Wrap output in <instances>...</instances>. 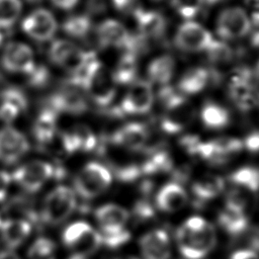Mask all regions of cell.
<instances>
[{"label": "cell", "mask_w": 259, "mask_h": 259, "mask_svg": "<svg viewBox=\"0 0 259 259\" xmlns=\"http://www.w3.org/2000/svg\"><path fill=\"white\" fill-rule=\"evenodd\" d=\"M138 60L135 54L124 52L112 70L111 78L115 84L126 85L137 80Z\"/></svg>", "instance_id": "obj_29"}, {"label": "cell", "mask_w": 259, "mask_h": 259, "mask_svg": "<svg viewBox=\"0 0 259 259\" xmlns=\"http://www.w3.org/2000/svg\"><path fill=\"white\" fill-rule=\"evenodd\" d=\"M244 146L248 151L252 153H258L259 152V131L249 134L243 142V147Z\"/></svg>", "instance_id": "obj_46"}, {"label": "cell", "mask_w": 259, "mask_h": 259, "mask_svg": "<svg viewBox=\"0 0 259 259\" xmlns=\"http://www.w3.org/2000/svg\"><path fill=\"white\" fill-rule=\"evenodd\" d=\"M149 133L145 124L140 122L125 123L111 136V143L121 149L138 152L145 149Z\"/></svg>", "instance_id": "obj_17"}, {"label": "cell", "mask_w": 259, "mask_h": 259, "mask_svg": "<svg viewBox=\"0 0 259 259\" xmlns=\"http://www.w3.org/2000/svg\"><path fill=\"white\" fill-rule=\"evenodd\" d=\"M230 259H259V255L252 250L243 249L234 252Z\"/></svg>", "instance_id": "obj_49"}, {"label": "cell", "mask_w": 259, "mask_h": 259, "mask_svg": "<svg viewBox=\"0 0 259 259\" xmlns=\"http://www.w3.org/2000/svg\"><path fill=\"white\" fill-rule=\"evenodd\" d=\"M200 117L203 124L209 130H221L226 127L230 122V113L222 105L208 101L200 111Z\"/></svg>", "instance_id": "obj_32"}, {"label": "cell", "mask_w": 259, "mask_h": 259, "mask_svg": "<svg viewBox=\"0 0 259 259\" xmlns=\"http://www.w3.org/2000/svg\"><path fill=\"white\" fill-rule=\"evenodd\" d=\"M254 74H255L256 78L259 80V61L256 64V68H255V73Z\"/></svg>", "instance_id": "obj_52"}, {"label": "cell", "mask_w": 259, "mask_h": 259, "mask_svg": "<svg viewBox=\"0 0 259 259\" xmlns=\"http://www.w3.org/2000/svg\"><path fill=\"white\" fill-rule=\"evenodd\" d=\"M92 25V20L87 14L76 13L67 16L63 20L61 28L69 39H80L89 34Z\"/></svg>", "instance_id": "obj_30"}, {"label": "cell", "mask_w": 259, "mask_h": 259, "mask_svg": "<svg viewBox=\"0 0 259 259\" xmlns=\"http://www.w3.org/2000/svg\"><path fill=\"white\" fill-rule=\"evenodd\" d=\"M112 182L110 171L98 162L87 163L74 179L75 192L86 199L94 198L108 189Z\"/></svg>", "instance_id": "obj_5"}, {"label": "cell", "mask_w": 259, "mask_h": 259, "mask_svg": "<svg viewBox=\"0 0 259 259\" xmlns=\"http://www.w3.org/2000/svg\"><path fill=\"white\" fill-rule=\"evenodd\" d=\"M250 193L239 187H233L226 195L225 206L234 210L246 212V209L250 204Z\"/></svg>", "instance_id": "obj_37"}, {"label": "cell", "mask_w": 259, "mask_h": 259, "mask_svg": "<svg viewBox=\"0 0 259 259\" xmlns=\"http://www.w3.org/2000/svg\"><path fill=\"white\" fill-rule=\"evenodd\" d=\"M116 259H138V258H136L134 256H123V257H118Z\"/></svg>", "instance_id": "obj_54"}, {"label": "cell", "mask_w": 259, "mask_h": 259, "mask_svg": "<svg viewBox=\"0 0 259 259\" xmlns=\"http://www.w3.org/2000/svg\"><path fill=\"white\" fill-rule=\"evenodd\" d=\"M115 86L111 74L98 61L86 76L82 84V90L96 105L106 107L115 97Z\"/></svg>", "instance_id": "obj_8"}, {"label": "cell", "mask_w": 259, "mask_h": 259, "mask_svg": "<svg viewBox=\"0 0 259 259\" xmlns=\"http://www.w3.org/2000/svg\"><path fill=\"white\" fill-rule=\"evenodd\" d=\"M95 219L100 228L99 233H111L125 229L128 211L115 203H106L95 210Z\"/></svg>", "instance_id": "obj_21"}, {"label": "cell", "mask_w": 259, "mask_h": 259, "mask_svg": "<svg viewBox=\"0 0 259 259\" xmlns=\"http://www.w3.org/2000/svg\"><path fill=\"white\" fill-rule=\"evenodd\" d=\"M173 162L170 155L165 151H158L152 154L141 166V172L145 174H157L168 172Z\"/></svg>", "instance_id": "obj_35"}, {"label": "cell", "mask_w": 259, "mask_h": 259, "mask_svg": "<svg viewBox=\"0 0 259 259\" xmlns=\"http://www.w3.org/2000/svg\"><path fill=\"white\" fill-rule=\"evenodd\" d=\"M218 222L220 226L231 236L241 235L246 231L249 225L246 212L234 210L226 206L219 213Z\"/></svg>", "instance_id": "obj_31"}, {"label": "cell", "mask_w": 259, "mask_h": 259, "mask_svg": "<svg viewBox=\"0 0 259 259\" xmlns=\"http://www.w3.org/2000/svg\"><path fill=\"white\" fill-rule=\"evenodd\" d=\"M31 231V224L23 219H7L2 221L0 226L1 239L9 250H14L22 245Z\"/></svg>", "instance_id": "obj_23"}, {"label": "cell", "mask_w": 259, "mask_h": 259, "mask_svg": "<svg viewBox=\"0 0 259 259\" xmlns=\"http://www.w3.org/2000/svg\"><path fill=\"white\" fill-rule=\"evenodd\" d=\"M62 240L66 248L73 253V256L82 259L95 253L102 245L99 232L82 221L70 224L64 230Z\"/></svg>", "instance_id": "obj_3"}, {"label": "cell", "mask_w": 259, "mask_h": 259, "mask_svg": "<svg viewBox=\"0 0 259 259\" xmlns=\"http://www.w3.org/2000/svg\"><path fill=\"white\" fill-rule=\"evenodd\" d=\"M204 1V4H214L217 2H220L222 0H203Z\"/></svg>", "instance_id": "obj_53"}, {"label": "cell", "mask_w": 259, "mask_h": 259, "mask_svg": "<svg viewBox=\"0 0 259 259\" xmlns=\"http://www.w3.org/2000/svg\"><path fill=\"white\" fill-rule=\"evenodd\" d=\"M228 93L232 102L241 111H250L259 101V95L253 81V76L246 69H241L232 75Z\"/></svg>", "instance_id": "obj_11"}, {"label": "cell", "mask_w": 259, "mask_h": 259, "mask_svg": "<svg viewBox=\"0 0 259 259\" xmlns=\"http://www.w3.org/2000/svg\"><path fill=\"white\" fill-rule=\"evenodd\" d=\"M94 56L93 52L81 49L69 38L53 39L48 50L50 62L55 67L66 71L69 76L78 72Z\"/></svg>", "instance_id": "obj_2"}, {"label": "cell", "mask_w": 259, "mask_h": 259, "mask_svg": "<svg viewBox=\"0 0 259 259\" xmlns=\"http://www.w3.org/2000/svg\"><path fill=\"white\" fill-rule=\"evenodd\" d=\"M213 41L212 34L203 25L193 20L184 21L174 35L175 46L188 53L207 52Z\"/></svg>", "instance_id": "obj_10"}, {"label": "cell", "mask_w": 259, "mask_h": 259, "mask_svg": "<svg viewBox=\"0 0 259 259\" xmlns=\"http://www.w3.org/2000/svg\"><path fill=\"white\" fill-rule=\"evenodd\" d=\"M156 1H159V0H156Z\"/></svg>", "instance_id": "obj_56"}, {"label": "cell", "mask_w": 259, "mask_h": 259, "mask_svg": "<svg viewBox=\"0 0 259 259\" xmlns=\"http://www.w3.org/2000/svg\"><path fill=\"white\" fill-rule=\"evenodd\" d=\"M11 182V175L6 171L0 170V201H3L5 199Z\"/></svg>", "instance_id": "obj_48"}, {"label": "cell", "mask_w": 259, "mask_h": 259, "mask_svg": "<svg viewBox=\"0 0 259 259\" xmlns=\"http://www.w3.org/2000/svg\"><path fill=\"white\" fill-rule=\"evenodd\" d=\"M251 31V19L241 7L224 9L217 19V32L224 40H236L247 36Z\"/></svg>", "instance_id": "obj_12"}, {"label": "cell", "mask_w": 259, "mask_h": 259, "mask_svg": "<svg viewBox=\"0 0 259 259\" xmlns=\"http://www.w3.org/2000/svg\"><path fill=\"white\" fill-rule=\"evenodd\" d=\"M4 44H5V36H4L3 30L0 29V51H1L2 47L4 46Z\"/></svg>", "instance_id": "obj_51"}, {"label": "cell", "mask_w": 259, "mask_h": 259, "mask_svg": "<svg viewBox=\"0 0 259 259\" xmlns=\"http://www.w3.org/2000/svg\"><path fill=\"white\" fill-rule=\"evenodd\" d=\"M58 117L59 114L48 106L39 111L33 123V136L38 143L47 145L54 140L58 131Z\"/></svg>", "instance_id": "obj_25"}, {"label": "cell", "mask_w": 259, "mask_h": 259, "mask_svg": "<svg viewBox=\"0 0 259 259\" xmlns=\"http://www.w3.org/2000/svg\"><path fill=\"white\" fill-rule=\"evenodd\" d=\"M154 103L152 84L146 80H135L122 97L119 104L120 113L141 115L149 112Z\"/></svg>", "instance_id": "obj_13"}, {"label": "cell", "mask_w": 259, "mask_h": 259, "mask_svg": "<svg viewBox=\"0 0 259 259\" xmlns=\"http://www.w3.org/2000/svg\"><path fill=\"white\" fill-rule=\"evenodd\" d=\"M161 118V128L168 134L182 132L193 119V109L186 100L165 108Z\"/></svg>", "instance_id": "obj_22"}, {"label": "cell", "mask_w": 259, "mask_h": 259, "mask_svg": "<svg viewBox=\"0 0 259 259\" xmlns=\"http://www.w3.org/2000/svg\"><path fill=\"white\" fill-rule=\"evenodd\" d=\"M0 101H5L15 105L21 110L25 111L28 106V99L25 92L14 85H9L0 90Z\"/></svg>", "instance_id": "obj_38"}, {"label": "cell", "mask_w": 259, "mask_h": 259, "mask_svg": "<svg viewBox=\"0 0 259 259\" xmlns=\"http://www.w3.org/2000/svg\"><path fill=\"white\" fill-rule=\"evenodd\" d=\"M29 151L27 138L17 128L6 125L0 128V162L14 164Z\"/></svg>", "instance_id": "obj_16"}, {"label": "cell", "mask_w": 259, "mask_h": 259, "mask_svg": "<svg viewBox=\"0 0 259 259\" xmlns=\"http://www.w3.org/2000/svg\"><path fill=\"white\" fill-rule=\"evenodd\" d=\"M21 113V110L15 105L5 101H0V121L9 124L13 122Z\"/></svg>", "instance_id": "obj_42"}, {"label": "cell", "mask_w": 259, "mask_h": 259, "mask_svg": "<svg viewBox=\"0 0 259 259\" xmlns=\"http://www.w3.org/2000/svg\"><path fill=\"white\" fill-rule=\"evenodd\" d=\"M1 224H2V219H1V215H0V226H1Z\"/></svg>", "instance_id": "obj_55"}, {"label": "cell", "mask_w": 259, "mask_h": 259, "mask_svg": "<svg viewBox=\"0 0 259 259\" xmlns=\"http://www.w3.org/2000/svg\"><path fill=\"white\" fill-rule=\"evenodd\" d=\"M186 202V191L175 182L165 184L156 195L157 207L164 212H176L182 209Z\"/></svg>", "instance_id": "obj_24"}, {"label": "cell", "mask_w": 259, "mask_h": 259, "mask_svg": "<svg viewBox=\"0 0 259 259\" xmlns=\"http://www.w3.org/2000/svg\"><path fill=\"white\" fill-rule=\"evenodd\" d=\"M200 142L201 141L195 136H186L180 140V145L188 154L196 156Z\"/></svg>", "instance_id": "obj_45"}, {"label": "cell", "mask_w": 259, "mask_h": 259, "mask_svg": "<svg viewBox=\"0 0 259 259\" xmlns=\"http://www.w3.org/2000/svg\"><path fill=\"white\" fill-rule=\"evenodd\" d=\"M57 245L48 237L35 239L27 250L29 259H56Z\"/></svg>", "instance_id": "obj_36"}, {"label": "cell", "mask_w": 259, "mask_h": 259, "mask_svg": "<svg viewBox=\"0 0 259 259\" xmlns=\"http://www.w3.org/2000/svg\"><path fill=\"white\" fill-rule=\"evenodd\" d=\"M175 72V60L170 55H161L155 58L148 66L149 82L160 86L168 85Z\"/></svg>", "instance_id": "obj_26"}, {"label": "cell", "mask_w": 259, "mask_h": 259, "mask_svg": "<svg viewBox=\"0 0 259 259\" xmlns=\"http://www.w3.org/2000/svg\"><path fill=\"white\" fill-rule=\"evenodd\" d=\"M209 71L202 67L187 70L179 79L177 89L183 95H192L202 91L209 82Z\"/></svg>", "instance_id": "obj_27"}, {"label": "cell", "mask_w": 259, "mask_h": 259, "mask_svg": "<svg viewBox=\"0 0 259 259\" xmlns=\"http://www.w3.org/2000/svg\"><path fill=\"white\" fill-rule=\"evenodd\" d=\"M171 4L175 11L182 17L191 20L202 8L203 0H171Z\"/></svg>", "instance_id": "obj_40"}, {"label": "cell", "mask_w": 259, "mask_h": 259, "mask_svg": "<svg viewBox=\"0 0 259 259\" xmlns=\"http://www.w3.org/2000/svg\"><path fill=\"white\" fill-rule=\"evenodd\" d=\"M134 17L136 19L139 36L144 40L158 39L162 37L166 31V19L159 11L140 9Z\"/></svg>", "instance_id": "obj_20"}, {"label": "cell", "mask_w": 259, "mask_h": 259, "mask_svg": "<svg viewBox=\"0 0 259 259\" xmlns=\"http://www.w3.org/2000/svg\"><path fill=\"white\" fill-rule=\"evenodd\" d=\"M46 106L50 107L58 114H80L87 110L88 103L85 92L79 87L68 82V86L66 88L61 89L50 97L49 103Z\"/></svg>", "instance_id": "obj_15"}, {"label": "cell", "mask_w": 259, "mask_h": 259, "mask_svg": "<svg viewBox=\"0 0 259 259\" xmlns=\"http://www.w3.org/2000/svg\"><path fill=\"white\" fill-rule=\"evenodd\" d=\"M22 11V0H0V29L4 31L17 23Z\"/></svg>", "instance_id": "obj_34"}, {"label": "cell", "mask_w": 259, "mask_h": 259, "mask_svg": "<svg viewBox=\"0 0 259 259\" xmlns=\"http://www.w3.org/2000/svg\"><path fill=\"white\" fill-rule=\"evenodd\" d=\"M53 7L62 11H71L75 9L81 0H49Z\"/></svg>", "instance_id": "obj_47"}, {"label": "cell", "mask_w": 259, "mask_h": 259, "mask_svg": "<svg viewBox=\"0 0 259 259\" xmlns=\"http://www.w3.org/2000/svg\"><path fill=\"white\" fill-rule=\"evenodd\" d=\"M0 259H21L13 250H3L0 252Z\"/></svg>", "instance_id": "obj_50"}, {"label": "cell", "mask_w": 259, "mask_h": 259, "mask_svg": "<svg viewBox=\"0 0 259 259\" xmlns=\"http://www.w3.org/2000/svg\"><path fill=\"white\" fill-rule=\"evenodd\" d=\"M20 28L29 39L36 42H49L55 39L60 24L50 9L37 7L23 16Z\"/></svg>", "instance_id": "obj_6"}, {"label": "cell", "mask_w": 259, "mask_h": 259, "mask_svg": "<svg viewBox=\"0 0 259 259\" xmlns=\"http://www.w3.org/2000/svg\"><path fill=\"white\" fill-rule=\"evenodd\" d=\"M225 189V180L214 174H205L196 179L191 187L195 198L202 202L217 197Z\"/></svg>", "instance_id": "obj_28"}, {"label": "cell", "mask_w": 259, "mask_h": 259, "mask_svg": "<svg viewBox=\"0 0 259 259\" xmlns=\"http://www.w3.org/2000/svg\"><path fill=\"white\" fill-rule=\"evenodd\" d=\"M36 62L33 49L22 40H9L0 51V67L9 75L24 77Z\"/></svg>", "instance_id": "obj_7"}, {"label": "cell", "mask_w": 259, "mask_h": 259, "mask_svg": "<svg viewBox=\"0 0 259 259\" xmlns=\"http://www.w3.org/2000/svg\"><path fill=\"white\" fill-rule=\"evenodd\" d=\"M178 250L185 259H203L217 246L214 227L200 217L187 219L176 232Z\"/></svg>", "instance_id": "obj_1"}, {"label": "cell", "mask_w": 259, "mask_h": 259, "mask_svg": "<svg viewBox=\"0 0 259 259\" xmlns=\"http://www.w3.org/2000/svg\"><path fill=\"white\" fill-rule=\"evenodd\" d=\"M96 38L102 48H115L132 52L135 36L118 20L105 19L96 27Z\"/></svg>", "instance_id": "obj_14"}, {"label": "cell", "mask_w": 259, "mask_h": 259, "mask_svg": "<svg viewBox=\"0 0 259 259\" xmlns=\"http://www.w3.org/2000/svg\"><path fill=\"white\" fill-rule=\"evenodd\" d=\"M101 237L102 244H104L106 247L115 249L120 246H123L131 240V233L126 229L111 232V233H99Z\"/></svg>", "instance_id": "obj_41"}, {"label": "cell", "mask_w": 259, "mask_h": 259, "mask_svg": "<svg viewBox=\"0 0 259 259\" xmlns=\"http://www.w3.org/2000/svg\"><path fill=\"white\" fill-rule=\"evenodd\" d=\"M154 213L155 212H154L153 206L145 200L138 201L134 206V214L139 220H142V221L149 220L153 218Z\"/></svg>", "instance_id": "obj_44"}, {"label": "cell", "mask_w": 259, "mask_h": 259, "mask_svg": "<svg viewBox=\"0 0 259 259\" xmlns=\"http://www.w3.org/2000/svg\"><path fill=\"white\" fill-rule=\"evenodd\" d=\"M113 7L123 13L135 15L141 8L140 0H111Z\"/></svg>", "instance_id": "obj_43"}, {"label": "cell", "mask_w": 259, "mask_h": 259, "mask_svg": "<svg viewBox=\"0 0 259 259\" xmlns=\"http://www.w3.org/2000/svg\"><path fill=\"white\" fill-rule=\"evenodd\" d=\"M77 207L76 192L66 185H59L49 192L42 204V219L52 226L67 221Z\"/></svg>", "instance_id": "obj_4"}, {"label": "cell", "mask_w": 259, "mask_h": 259, "mask_svg": "<svg viewBox=\"0 0 259 259\" xmlns=\"http://www.w3.org/2000/svg\"><path fill=\"white\" fill-rule=\"evenodd\" d=\"M230 181L236 187L251 193L257 192L259 190V168L252 166L242 167L230 175Z\"/></svg>", "instance_id": "obj_33"}, {"label": "cell", "mask_w": 259, "mask_h": 259, "mask_svg": "<svg viewBox=\"0 0 259 259\" xmlns=\"http://www.w3.org/2000/svg\"><path fill=\"white\" fill-rule=\"evenodd\" d=\"M24 77H25L26 83L30 87L35 89H40L46 87L49 84L51 80V72L48 66H46L42 63L36 62L33 68Z\"/></svg>", "instance_id": "obj_39"}, {"label": "cell", "mask_w": 259, "mask_h": 259, "mask_svg": "<svg viewBox=\"0 0 259 259\" xmlns=\"http://www.w3.org/2000/svg\"><path fill=\"white\" fill-rule=\"evenodd\" d=\"M55 169L53 165L42 160H32L17 167L12 175V181L25 191L33 193L41 189L53 178Z\"/></svg>", "instance_id": "obj_9"}, {"label": "cell", "mask_w": 259, "mask_h": 259, "mask_svg": "<svg viewBox=\"0 0 259 259\" xmlns=\"http://www.w3.org/2000/svg\"><path fill=\"white\" fill-rule=\"evenodd\" d=\"M140 249L144 259H169L171 256L169 236L161 229L143 235L140 239Z\"/></svg>", "instance_id": "obj_19"}, {"label": "cell", "mask_w": 259, "mask_h": 259, "mask_svg": "<svg viewBox=\"0 0 259 259\" xmlns=\"http://www.w3.org/2000/svg\"><path fill=\"white\" fill-rule=\"evenodd\" d=\"M61 140L64 151L70 155L79 151L89 152L97 146L95 134L85 124H77L65 131L62 134Z\"/></svg>", "instance_id": "obj_18"}]
</instances>
